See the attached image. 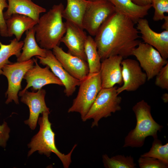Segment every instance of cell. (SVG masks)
Wrapping results in <instances>:
<instances>
[{"mask_svg": "<svg viewBox=\"0 0 168 168\" xmlns=\"http://www.w3.org/2000/svg\"><path fill=\"white\" fill-rule=\"evenodd\" d=\"M90 0V1H92V0Z\"/></svg>", "mask_w": 168, "mask_h": 168, "instance_id": "obj_35", "label": "cell"}, {"mask_svg": "<svg viewBox=\"0 0 168 168\" xmlns=\"http://www.w3.org/2000/svg\"><path fill=\"white\" fill-rule=\"evenodd\" d=\"M135 4L139 6H144L152 4V0H131Z\"/></svg>", "mask_w": 168, "mask_h": 168, "instance_id": "obj_32", "label": "cell"}, {"mask_svg": "<svg viewBox=\"0 0 168 168\" xmlns=\"http://www.w3.org/2000/svg\"><path fill=\"white\" fill-rule=\"evenodd\" d=\"M140 168H167L168 164L162 161L151 157H141L138 160Z\"/></svg>", "mask_w": 168, "mask_h": 168, "instance_id": "obj_28", "label": "cell"}, {"mask_svg": "<svg viewBox=\"0 0 168 168\" xmlns=\"http://www.w3.org/2000/svg\"><path fill=\"white\" fill-rule=\"evenodd\" d=\"M162 99L165 103H167L168 101V94L166 93L162 96Z\"/></svg>", "mask_w": 168, "mask_h": 168, "instance_id": "obj_34", "label": "cell"}, {"mask_svg": "<svg viewBox=\"0 0 168 168\" xmlns=\"http://www.w3.org/2000/svg\"><path fill=\"white\" fill-rule=\"evenodd\" d=\"M152 7L154 9L153 19L158 21L164 19L165 13H168V0H152Z\"/></svg>", "mask_w": 168, "mask_h": 168, "instance_id": "obj_27", "label": "cell"}, {"mask_svg": "<svg viewBox=\"0 0 168 168\" xmlns=\"http://www.w3.org/2000/svg\"><path fill=\"white\" fill-rule=\"evenodd\" d=\"M35 65L30 68L25 73L23 79H25L27 85L25 88L20 91L18 95H21L29 88L35 91L39 90L45 85L50 84H55L63 86L61 81L49 69L47 66L41 67L38 64L37 59L33 58Z\"/></svg>", "mask_w": 168, "mask_h": 168, "instance_id": "obj_11", "label": "cell"}, {"mask_svg": "<svg viewBox=\"0 0 168 168\" xmlns=\"http://www.w3.org/2000/svg\"><path fill=\"white\" fill-rule=\"evenodd\" d=\"M24 42L16 38L10 41L8 44H2L0 41V75L2 74V68L6 64L12 63L9 60L10 57L16 56L17 58L21 54Z\"/></svg>", "mask_w": 168, "mask_h": 168, "instance_id": "obj_24", "label": "cell"}, {"mask_svg": "<svg viewBox=\"0 0 168 168\" xmlns=\"http://www.w3.org/2000/svg\"><path fill=\"white\" fill-rule=\"evenodd\" d=\"M8 37L15 35L19 41L23 33L33 28L37 22L30 17L15 14L6 20Z\"/></svg>", "mask_w": 168, "mask_h": 168, "instance_id": "obj_20", "label": "cell"}, {"mask_svg": "<svg viewBox=\"0 0 168 168\" xmlns=\"http://www.w3.org/2000/svg\"><path fill=\"white\" fill-rule=\"evenodd\" d=\"M64 9L62 3L54 5L40 17L34 27L35 38L40 47L47 50L59 46L66 32L65 22L63 20Z\"/></svg>", "mask_w": 168, "mask_h": 168, "instance_id": "obj_2", "label": "cell"}, {"mask_svg": "<svg viewBox=\"0 0 168 168\" xmlns=\"http://www.w3.org/2000/svg\"><path fill=\"white\" fill-rule=\"evenodd\" d=\"M78 92L68 112L79 113L83 120L102 88L100 72L89 73L81 81Z\"/></svg>", "mask_w": 168, "mask_h": 168, "instance_id": "obj_6", "label": "cell"}, {"mask_svg": "<svg viewBox=\"0 0 168 168\" xmlns=\"http://www.w3.org/2000/svg\"><path fill=\"white\" fill-rule=\"evenodd\" d=\"M46 93L45 90L42 88L37 92H30L26 90L21 96V101L28 106L30 110L29 118L24 123L32 130L35 129L40 114L44 112L50 113L45 102Z\"/></svg>", "mask_w": 168, "mask_h": 168, "instance_id": "obj_15", "label": "cell"}, {"mask_svg": "<svg viewBox=\"0 0 168 168\" xmlns=\"http://www.w3.org/2000/svg\"><path fill=\"white\" fill-rule=\"evenodd\" d=\"M164 22L161 26L162 29L168 30V16H166L164 18Z\"/></svg>", "mask_w": 168, "mask_h": 168, "instance_id": "obj_33", "label": "cell"}, {"mask_svg": "<svg viewBox=\"0 0 168 168\" xmlns=\"http://www.w3.org/2000/svg\"><path fill=\"white\" fill-rule=\"evenodd\" d=\"M49 113L44 112L42 113V116L38 119L40 130L28 145V147L30 149L28 153V156L36 151H38L40 154H44L48 157L50 156L52 152H53L60 160L64 167L68 168L72 162V153L77 145H75L67 155L63 154L58 151L55 144V134L52 130L51 124L48 118Z\"/></svg>", "mask_w": 168, "mask_h": 168, "instance_id": "obj_4", "label": "cell"}, {"mask_svg": "<svg viewBox=\"0 0 168 168\" xmlns=\"http://www.w3.org/2000/svg\"><path fill=\"white\" fill-rule=\"evenodd\" d=\"M136 119V126L124 138L123 147H140L144 144L146 138L151 136L157 138V133L163 126L156 123L151 114L150 106L142 100L135 104L132 108Z\"/></svg>", "mask_w": 168, "mask_h": 168, "instance_id": "obj_3", "label": "cell"}, {"mask_svg": "<svg viewBox=\"0 0 168 168\" xmlns=\"http://www.w3.org/2000/svg\"><path fill=\"white\" fill-rule=\"evenodd\" d=\"M89 1L67 0V6L63 12V18L83 28L82 19Z\"/></svg>", "mask_w": 168, "mask_h": 168, "instance_id": "obj_22", "label": "cell"}, {"mask_svg": "<svg viewBox=\"0 0 168 168\" xmlns=\"http://www.w3.org/2000/svg\"><path fill=\"white\" fill-rule=\"evenodd\" d=\"M53 53L64 68L75 78L81 81L89 74L86 61L66 52L59 46L53 49Z\"/></svg>", "mask_w": 168, "mask_h": 168, "instance_id": "obj_14", "label": "cell"}, {"mask_svg": "<svg viewBox=\"0 0 168 168\" xmlns=\"http://www.w3.org/2000/svg\"><path fill=\"white\" fill-rule=\"evenodd\" d=\"M35 57L39 59L40 63L48 66L61 81L65 87L64 92L66 95L68 97L72 96L75 92L76 86H79L81 81L73 77L64 68L50 50H47L45 57Z\"/></svg>", "mask_w": 168, "mask_h": 168, "instance_id": "obj_13", "label": "cell"}, {"mask_svg": "<svg viewBox=\"0 0 168 168\" xmlns=\"http://www.w3.org/2000/svg\"><path fill=\"white\" fill-rule=\"evenodd\" d=\"M130 19L115 12L101 25L94 39L101 61L119 55L123 58L132 55L141 42L139 31Z\"/></svg>", "mask_w": 168, "mask_h": 168, "instance_id": "obj_1", "label": "cell"}, {"mask_svg": "<svg viewBox=\"0 0 168 168\" xmlns=\"http://www.w3.org/2000/svg\"><path fill=\"white\" fill-rule=\"evenodd\" d=\"M65 23L66 32L60 42L68 48V53L86 61L85 45L87 36L86 32L82 28L71 21L66 20Z\"/></svg>", "mask_w": 168, "mask_h": 168, "instance_id": "obj_12", "label": "cell"}, {"mask_svg": "<svg viewBox=\"0 0 168 168\" xmlns=\"http://www.w3.org/2000/svg\"><path fill=\"white\" fill-rule=\"evenodd\" d=\"M85 51L89 68V73L99 72L101 60L94 39L90 35L87 36Z\"/></svg>", "mask_w": 168, "mask_h": 168, "instance_id": "obj_23", "label": "cell"}, {"mask_svg": "<svg viewBox=\"0 0 168 168\" xmlns=\"http://www.w3.org/2000/svg\"><path fill=\"white\" fill-rule=\"evenodd\" d=\"M140 156L154 158L168 164V143L163 145L157 138L155 139L150 150Z\"/></svg>", "mask_w": 168, "mask_h": 168, "instance_id": "obj_26", "label": "cell"}, {"mask_svg": "<svg viewBox=\"0 0 168 168\" xmlns=\"http://www.w3.org/2000/svg\"><path fill=\"white\" fill-rule=\"evenodd\" d=\"M10 129L7 123L4 122L3 124L0 125V146L5 148L7 142L9 137Z\"/></svg>", "mask_w": 168, "mask_h": 168, "instance_id": "obj_31", "label": "cell"}, {"mask_svg": "<svg viewBox=\"0 0 168 168\" xmlns=\"http://www.w3.org/2000/svg\"><path fill=\"white\" fill-rule=\"evenodd\" d=\"M132 55L135 57L144 71L148 81L155 77L161 69L168 63L167 59L164 58L153 47L141 42L133 50Z\"/></svg>", "mask_w": 168, "mask_h": 168, "instance_id": "obj_8", "label": "cell"}, {"mask_svg": "<svg viewBox=\"0 0 168 168\" xmlns=\"http://www.w3.org/2000/svg\"><path fill=\"white\" fill-rule=\"evenodd\" d=\"M122 85L117 88L119 95L124 91H136L147 80L146 73L143 72L138 62L130 58H124L121 63Z\"/></svg>", "mask_w": 168, "mask_h": 168, "instance_id": "obj_10", "label": "cell"}, {"mask_svg": "<svg viewBox=\"0 0 168 168\" xmlns=\"http://www.w3.org/2000/svg\"><path fill=\"white\" fill-rule=\"evenodd\" d=\"M115 12L108 0L89 1L84 13L82 27L91 36H95L101 25Z\"/></svg>", "mask_w": 168, "mask_h": 168, "instance_id": "obj_7", "label": "cell"}, {"mask_svg": "<svg viewBox=\"0 0 168 168\" xmlns=\"http://www.w3.org/2000/svg\"><path fill=\"white\" fill-rule=\"evenodd\" d=\"M155 77V85L162 89L168 90V63L161 69Z\"/></svg>", "mask_w": 168, "mask_h": 168, "instance_id": "obj_29", "label": "cell"}, {"mask_svg": "<svg viewBox=\"0 0 168 168\" xmlns=\"http://www.w3.org/2000/svg\"><path fill=\"white\" fill-rule=\"evenodd\" d=\"M117 88L114 86L102 88L82 121L92 119L91 127L98 126L101 119L109 117L112 113L121 110L122 98L119 96Z\"/></svg>", "mask_w": 168, "mask_h": 168, "instance_id": "obj_5", "label": "cell"}, {"mask_svg": "<svg viewBox=\"0 0 168 168\" xmlns=\"http://www.w3.org/2000/svg\"><path fill=\"white\" fill-rule=\"evenodd\" d=\"M8 4L6 0H0V35L2 37H8L6 20L3 16V10L7 8Z\"/></svg>", "mask_w": 168, "mask_h": 168, "instance_id": "obj_30", "label": "cell"}, {"mask_svg": "<svg viewBox=\"0 0 168 168\" xmlns=\"http://www.w3.org/2000/svg\"><path fill=\"white\" fill-rule=\"evenodd\" d=\"M123 59L121 56L115 55L101 61L99 72L102 88L122 85L121 63Z\"/></svg>", "mask_w": 168, "mask_h": 168, "instance_id": "obj_17", "label": "cell"}, {"mask_svg": "<svg viewBox=\"0 0 168 168\" xmlns=\"http://www.w3.org/2000/svg\"><path fill=\"white\" fill-rule=\"evenodd\" d=\"M35 63L33 59L22 62L11 63L5 65L2 68V74L7 78V89L5 95L7 99L5 103L7 104L13 100L19 104L18 95L21 89V82L26 72Z\"/></svg>", "mask_w": 168, "mask_h": 168, "instance_id": "obj_9", "label": "cell"}, {"mask_svg": "<svg viewBox=\"0 0 168 168\" xmlns=\"http://www.w3.org/2000/svg\"><path fill=\"white\" fill-rule=\"evenodd\" d=\"M35 31L34 27L26 31V37L21 49L22 51L17 58V62L27 61L34 56L43 58L46 56L47 50L39 46L35 39Z\"/></svg>", "mask_w": 168, "mask_h": 168, "instance_id": "obj_21", "label": "cell"}, {"mask_svg": "<svg viewBox=\"0 0 168 168\" xmlns=\"http://www.w3.org/2000/svg\"><path fill=\"white\" fill-rule=\"evenodd\" d=\"M137 29L141 33L144 43L153 47L164 59L168 58V30L157 33L150 27L147 20L139 19L137 23Z\"/></svg>", "mask_w": 168, "mask_h": 168, "instance_id": "obj_16", "label": "cell"}, {"mask_svg": "<svg viewBox=\"0 0 168 168\" xmlns=\"http://www.w3.org/2000/svg\"><path fill=\"white\" fill-rule=\"evenodd\" d=\"M104 166L106 168H135L136 164L131 156L118 155L109 157L106 154L102 156Z\"/></svg>", "mask_w": 168, "mask_h": 168, "instance_id": "obj_25", "label": "cell"}, {"mask_svg": "<svg viewBox=\"0 0 168 168\" xmlns=\"http://www.w3.org/2000/svg\"><path fill=\"white\" fill-rule=\"evenodd\" d=\"M8 7L3 12L5 20L15 14L24 15L38 22L41 13L45 12L46 9L33 2L31 0H7Z\"/></svg>", "mask_w": 168, "mask_h": 168, "instance_id": "obj_18", "label": "cell"}, {"mask_svg": "<svg viewBox=\"0 0 168 168\" xmlns=\"http://www.w3.org/2000/svg\"><path fill=\"white\" fill-rule=\"evenodd\" d=\"M114 6L115 11L125 16L137 24L140 19L148 14L152 5L144 6L137 5L131 0H108Z\"/></svg>", "mask_w": 168, "mask_h": 168, "instance_id": "obj_19", "label": "cell"}]
</instances>
